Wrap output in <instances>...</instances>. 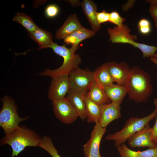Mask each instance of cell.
Returning <instances> with one entry per match:
<instances>
[{
	"mask_svg": "<svg viewBox=\"0 0 157 157\" xmlns=\"http://www.w3.org/2000/svg\"><path fill=\"white\" fill-rule=\"evenodd\" d=\"M149 74L137 66L131 68L125 87L130 99L136 102H146L153 91Z\"/></svg>",
	"mask_w": 157,
	"mask_h": 157,
	"instance_id": "obj_1",
	"label": "cell"
},
{
	"mask_svg": "<svg viewBox=\"0 0 157 157\" xmlns=\"http://www.w3.org/2000/svg\"><path fill=\"white\" fill-rule=\"evenodd\" d=\"M42 138L33 130L19 126L1 140V145H9L12 149V157L17 156L27 147L38 146Z\"/></svg>",
	"mask_w": 157,
	"mask_h": 157,
	"instance_id": "obj_2",
	"label": "cell"
},
{
	"mask_svg": "<svg viewBox=\"0 0 157 157\" xmlns=\"http://www.w3.org/2000/svg\"><path fill=\"white\" fill-rule=\"evenodd\" d=\"M78 47L79 46L72 45L71 48H69L64 44L60 45L54 42L50 48L56 54L63 57V63L57 69H45L40 74V75L49 76L52 78L60 75H69L72 71L78 67L81 62L80 56L75 53Z\"/></svg>",
	"mask_w": 157,
	"mask_h": 157,
	"instance_id": "obj_3",
	"label": "cell"
},
{
	"mask_svg": "<svg viewBox=\"0 0 157 157\" xmlns=\"http://www.w3.org/2000/svg\"><path fill=\"white\" fill-rule=\"evenodd\" d=\"M157 115L154 111L148 115L142 118L131 117L127 120L123 128L120 131L109 134L106 137L107 140H113L117 147L124 144L136 132L142 129Z\"/></svg>",
	"mask_w": 157,
	"mask_h": 157,
	"instance_id": "obj_4",
	"label": "cell"
},
{
	"mask_svg": "<svg viewBox=\"0 0 157 157\" xmlns=\"http://www.w3.org/2000/svg\"><path fill=\"white\" fill-rule=\"evenodd\" d=\"M2 108L0 112V126L6 134L10 133L18 128L19 123L28 117H20L15 101L10 97L5 96L1 99Z\"/></svg>",
	"mask_w": 157,
	"mask_h": 157,
	"instance_id": "obj_5",
	"label": "cell"
},
{
	"mask_svg": "<svg viewBox=\"0 0 157 157\" xmlns=\"http://www.w3.org/2000/svg\"><path fill=\"white\" fill-rule=\"evenodd\" d=\"M70 91L84 96L95 81L94 72L78 67L69 75Z\"/></svg>",
	"mask_w": 157,
	"mask_h": 157,
	"instance_id": "obj_6",
	"label": "cell"
},
{
	"mask_svg": "<svg viewBox=\"0 0 157 157\" xmlns=\"http://www.w3.org/2000/svg\"><path fill=\"white\" fill-rule=\"evenodd\" d=\"M52 101L55 115L61 122L69 124L77 119L78 115L67 97Z\"/></svg>",
	"mask_w": 157,
	"mask_h": 157,
	"instance_id": "obj_7",
	"label": "cell"
},
{
	"mask_svg": "<svg viewBox=\"0 0 157 157\" xmlns=\"http://www.w3.org/2000/svg\"><path fill=\"white\" fill-rule=\"evenodd\" d=\"M106 129L99 123H95L88 141L83 146L85 157H99L100 155L99 147L102 138Z\"/></svg>",
	"mask_w": 157,
	"mask_h": 157,
	"instance_id": "obj_8",
	"label": "cell"
},
{
	"mask_svg": "<svg viewBox=\"0 0 157 157\" xmlns=\"http://www.w3.org/2000/svg\"><path fill=\"white\" fill-rule=\"evenodd\" d=\"M52 78L48 93L49 99L52 101L65 97L70 91L69 75H60Z\"/></svg>",
	"mask_w": 157,
	"mask_h": 157,
	"instance_id": "obj_9",
	"label": "cell"
},
{
	"mask_svg": "<svg viewBox=\"0 0 157 157\" xmlns=\"http://www.w3.org/2000/svg\"><path fill=\"white\" fill-rule=\"evenodd\" d=\"M151 128L148 123L127 140L128 144L132 148H156L157 144L151 139Z\"/></svg>",
	"mask_w": 157,
	"mask_h": 157,
	"instance_id": "obj_10",
	"label": "cell"
},
{
	"mask_svg": "<svg viewBox=\"0 0 157 157\" xmlns=\"http://www.w3.org/2000/svg\"><path fill=\"white\" fill-rule=\"evenodd\" d=\"M107 31L110 36L109 41L112 43L131 44L133 41L137 39L136 35L130 34V29L124 24L121 27L117 26L113 28H108Z\"/></svg>",
	"mask_w": 157,
	"mask_h": 157,
	"instance_id": "obj_11",
	"label": "cell"
},
{
	"mask_svg": "<svg viewBox=\"0 0 157 157\" xmlns=\"http://www.w3.org/2000/svg\"><path fill=\"white\" fill-rule=\"evenodd\" d=\"M109 71L114 81L119 85L125 86L129 76L131 68L126 63H118L109 62Z\"/></svg>",
	"mask_w": 157,
	"mask_h": 157,
	"instance_id": "obj_12",
	"label": "cell"
},
{
	"mask_svg": "<svg viewBox=\"0 0 157 157\" xmlns=\"http://www.w3.org/2000/svg\"><path fill=\"white\" fill-rule=\"evenodd\" d=\"M100 117L99 123L105 128L113 121L121 117V107L113 103L100 105Z\"/></svg>",
	"mask_w": 157,
	"mask_h": 157,
	"instance_id": "obj_13",
	"label": "cell"
},
{
	"mask_svg": "<svg viewBox=\"0 0 157 157\" xmlns=\"http://www.w3.org/2000/svg\"><path fill=\"white\" fill-rule=\"evenodd\" d=\"M82 26L76 14L71 15L62 26L56 31L55 38L58 39H64Z\"/></svg>",
	"mask_w": 157,
	"mask_h": 157,
	"instance_id": "obj_14",
	"label": "cell"
},
{
	"mask_svg": "<svg viewBox=\"0 0 157 157\" xmlns=\"http://www.w3.org/2000/svg\"><path fill=\"white\" fill-rule=\"evenodd\" d=\"M83 11L91 25L92 30L96 33L100 28L97 19V7L96 4L91 0H84L81 3Z\"/></svg>",
	"mask_w": 157,
	"mask_h": 157,
	"instance_id": "obj_15",
	"label": "cell"
},
{
	"mask_svg": "<svg viewBox=\"0 0 157 157\" xmlns=\"http://www.w3.org/2000/svg\"><path fill=\"white\" fill-rule=\"evenodd\" d=\"M28 34L31 39L38 44L39 46V49L50 48L54 43L52 34L39 27Z\"/></svg>",
	"mask_w": 157,
	"mask_h": 157,
	"instance_id": "obj_16",
	"label": "cell"
},
{
	"mask_svg": "<svg viewBox=\"0 0 157 157\" xmlns=\"http://www.w3.org/2000/svg\"><path fill=\"white\" fill-rule=\"evenodd\" d=\"M85 95L90 100L99 105L111 102L106 96L104 88L95 81Z\"/></svg>",
	"mask_w": 157,
	"mask_h": 157,
	"instance_id": "obj_17",
	"label": "cell"
},
{
	"mask_svg": "<svg viewBox=\"0 0 157 157\" xmlns=\"http://www.w3.org/2000/svg\"><path fill=\"white\" fill-rule=\"evenodd\" d=\"M78 117L82 120L86 119V104L84 96L70 91L67 97Z\"/></svg>",
	"mask_w": 157,
	"mask_h": 157,
	"instance_id": "obj_18",
	"label": "cell"
},
{
	"mask_svg": "<svg viewBox=\"0 0 157 157\" xmlns=\"http://www.w3.org/2000/svg\"><path fill=\"white\" fill-rule=\"evenodd\" d=\"M104 89L106 96L111 102L120 106L127 93L125 86L113 83Z\"/></svg>",
	"mask_w": 157,
	"mask_h": 157,
	"instance_id": "obj_19",
	"label": "cell"
},
{
	"mask_svg": "<svg viewBox=\"0 0 157 157\" xmlns=\"http://www.w3.org/2000/svg\"><path fill=\"white\" fill-rule=\"evenodd\" d=\"M117 148L120 157H157V147L142 151L131 150L124 143Z\"/></svg>",
	"mask_w": 157,
	"mask_h": 157,
	"instance_id": "obj_20",
	"label": "cell"
},
{
	"mask_svg": "<svg viewBox=\"0 0 157 157\" xmlns=\"http://www.w3.org/2000/svg\"><path fill=\"white\" fill-rule=\"evenodd\" d=\"M109 62L98 67L94 72L95 81L104 88L113 83L109 71Z\"/></svg>",
	"mask_w": 157,
	"mask_h": 157,
	"instance_id": "obj_21",
	"label": "cell"
},
{
	"mask_svg": "<svg viewBox=\"0 0 157 157\" xmlns=\"http://www.w3.org/2000/svg\"><path fill=\"white\" fill-rule=\"evenodd\" d=\"M92 30L82 26L80 28L64 39V42L67 44L79 46L80 42L84 40L90 38L95 35Z\"/></svg>",
	"mask_w": 157,
	"mask_h": 157,
	"instance_id": "obj_22",
	"label": "cell"
},
{
	"mask_svg": "<svg viewBox=\"0 0 157 157\" xmlns=\"http://www.w3.org/2000/svg\"><path fill=\"white\" fill-rule=\"evenodd\" d=\"M84 97L87 122L88 123H99L101 113L100 105L90 100L85 95Z\"/></svg>",
	"mask_w": 157,
	"mask_h": 157,
	"instance_id": "obj_23",
	"label": "cell"
},
{
	"mask_svg": "<svg viewBox=\"0 0 157 157\" xmlns=\"http://www.w3.org/2000/svg\"><path fill=\"white\" fill-rule=\"evenodd\" d=\"M13 20L20 24L28 33H31L39 27L32 18L23 13H17L13 17Z\"/></svg>",
	"mask_w": 157,
	"mask_h": 157,
	"instance_id": "obj_24",
	"label": "cell"
},
{
	"mask_svg": "<svg viewBox=\"0 0 157 157\" xmlns=\"http://www.w3.org/2000/svg\"><path fill=\"white\" fill-rule=\"evenodd\" d=\"M38 147L45 150L52 157H62L59 154L52 140L48 136H45L42 138Z\"/></svg>",
	"mask_w": 157,
	"mask_h": 157,
	"instance_id": "obj_25",
	"label": "cell"
},
{
	"mask_svg": "<svg viewBox=\"0 0 157 157\" xmlns=\"http://www.w3.org/2000/svg\"><path fill=\"white\" fill-rule=\"evenodd\" d=\"M131 44L134 47L138 48L142 51L144 58L153 56L157 51L156 47L138 43L135 41H133Z\"/></svg>",
	"mask_w": 157,
	"mask_h": 157,
	"instance_id": "obj_26",
	"label": "cell"
},
{
	"mask_svg": "<svg viewBox=\"0 0 157 157\" xmlns=\"http://www.w3.org/2000/svg\"><path fill=\"white\" fill-rule=\"evenodd\" d=\"M138 27L139 32L143 35H147L151 31L150 23L147 19L143 18L140 20Z\"/></svg>",
	"mask_w": 157,
	"mask_h": 157,
	"instance_id": "obj_27",
	"label": "cell"
},
{
	"mask_svg": "<svg viewBox=\"0 0 157 157\" xmlns=\"http://www.w3.org/2000/svg\"><path fill=\"white\" fill-rule=\"evenodd\" d=\"M59 11V8L57 5L54 4H51L46 7L44 10V14L47 18H53L58 15Z\"/></svg>",
	"mask_w": 157,
	"mask_h": 157,
	"instance_id": "obj_28",
	"label": "cell"
},
{
	"mask_svg": "<svg viewBox=\"0 0 157 157\" xmlns=\"http://www.w3.org/2000/svg\"><path fill=\"white\" fill-rule=\"evenodd\" d=\"M110 14L109 22L117 25L121 27L123 25V22L125 20V18L122 17L119 13L116 11H113Z\"/></svg>",
	"mask_w": 157,
	"mask_h": 157,
	"instance_id": "obj_29",
	"label": "cell"
},
{
	"mask_svg": "<svg viewBox=\"0 0 157 157\" xmlns=\"http://www.w3.org/2000/svg\"><path fill=\"white\" fill-rule=\"evenodd\" d=\"M146 1L150 3L149 11L157 28V0H149Z\"/></svg>",
	"mask_w": 157,
	"mask_h": 157,
	"instance_id": "obj_30",
	"label": "cell"
},
{
	"mask_svg": "<svg viewBox=\"0 0 157 157\" xmlns=\"http://www.w3.org/2000/svg\"><path fill=\"white\" fill-rule=\"evenodd\" d=\"M110 14L105 10L102 12L97 13V17L99 24L100 25L101 23L109 22Z\"/></svg>",
	"mask_w": 157,
	"mask_h": 157,
	"instance_id": "obj_31",
	"label": "cell"
},
{
	"mask_svg": "<svg viewBox=\"0 0 157 157\" xmlns=\"http://www.w3.org/2000/svg\"><path fill=\"white\" fill-rule=\"evenodd\" d=\"M156 120L153 126L151 128V139L154 142L157 139V116L156 117Z\"/></svg>",
	"mask_w": 157,
	"mask_h": 157,
	"instance_id": "obj_32",
	"label": "cell"
},
{
	"mask_svg": "<svg viewBox=\"0 0 157 157\" xmlns=\"http://www.w3.org/2000/svg\"><path fill=\"white\" fill-rule=\"evenodd\" d=\"M149 60L157 65V53H155L153 56L150 57Z\"/></svg>",
	"mask_w": 157,
	"mask_h": 157,
	"instance_id": "obj_33",
	"label": "cell"
},
{
	"mask_svg": "<svg viewBox=\"0 0 157 157\" xmlns=\"http://www.w3.org/2000/svg\"><path fill=\"white\" fill-rule=\"evenodd\" d=\"M154 103L155 105L156 108L154 110L157 116V98H155Z\"/></svg>",
	"mask_w": 157,
	"mask_h": 157,
	"instance_id": "obj_34",
	"label": "cell"
},
{
	"mask_svg": "<svg viewBox=\"0 0 157 157\" xmlns=\"http://www.w3.org/2000/svg\"><path fill=\"white\" fill-rule=\"evenodd\" d=\"M154 142L157 144V139L154 141Z\"/></svg>",
	"mask_w": 157,
	"mask_h": 157,
	"instance_id": "obj_35",
	"label": "cell"
},
{
	"mask_svg": "<svg viewBox=\"0 0 157 157\" xmlns=\"http://www.w3.org/2000/svg\"><path fill=\"white\" fill-rule=\"evenodd\" d=\"M99 157H101V155H100Z\"/></svg>",
	"mask_w": 157,
	"mask_h": 157,
	"instance_id": "obj_36",
	"label": "cell"
}]
</instances>
